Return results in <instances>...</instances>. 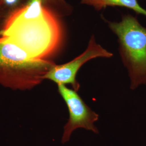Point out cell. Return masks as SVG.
<instances>
[{"mask_svg": "<svg viewBox=\"0 0 146 146\" xmlns=\"http://www.w3.org/2000/svg\"><path fill=\"white\" fill-rule=\"evenodd\" d=\"M61 19L43 5L41 0H25L8 16L0 36L34 59L50 60L64 42Z\"/></svg>", "mask_w": 146, "mask_h": 146, "instance_id": "1", "label": "cell"}, {"mask_svg": "<svg viewBox=\"0 0 146 146\" xmlns=\"http://www.w3.org/2000/svg\"><path fill=\"white\" fill-rule=\"evenodd\" d=\"M55 64L50 60L31 58L5 38L0 36V84L19 90H29L41 84Z\"/></svg>", "mask_w": 146, "mask_h": 146, "instance_id": "2", "label": "cell"}, {"mask_svg": "<svg viewBox=\"0 0 146 146\" xmlns=\"http://www.w3.org/2000/svg\"><path fill=\"white\" fill-rule=\"evenodd\" d=\"M104 20L117 37L120 56L130 78V88L146 86V27L130 14L123 16L117 22Z\"/></svg>", "mask_w": 146, "mask_h": 146, "instance_id": "3", "label": "cell"}, {"mask_svg": "<svg viewBox=\"0 0 146 146\" xmlns=\"http://www.w3.org/2000/svg\"><path fill=\"white\" fill-rule=\"evenodd\" d=\"M58 93L67 104L69 114L68 122L64 126L62 143L69 141L72 133L78 128H84L98 134L99 130L94 122L99 119V115L86 104L77 91L63 84L58 85Z\"/></svg>", "mask_w": 146, "mask_h": 146, "instance_id": "4", "label": "cell"}, {"mask_svg": "<svg viewBox=\"0 0 146 146\" xmlns=\"http://www.w3.org/2000/svg\"><path fill=\"white\" fill-rule=\"evenodd\" d=\"M113 56L98 43L94 35L89 41L86 49L73 60L62 64H55L44 76V79L49 80L59 84H70L73 89L78 92L80 84L76 80V75L80 68L89 61L98 58H110Z\"/></svg>", "mask_w": 146, "mask_h": 146, "instance_id": "5", "label": "cell"}, {"mask_svg": "<svg viewBox=\"0 0 146 146\" xmlns=\"http://www.w3.org/2000/svg\"><path fill=\"white\" fill-rule=\"evenodd\" d=\"M81 3L92 6L98 11L107 7H122L134 11L137 14L146 16V9L140 6L137 0H81Z\"/></svg>", "mask_w": 146, "mask_h": 146, "instance_id": "6", "label": "cell"}, {"mask_svg": "<svg viewBox=\"0 0 146 146\" xmlns=\"http://www.w3.org/2000/svg\"><path fill=\"white\" fill-rule=\"evenodd\" d=\"M42 4L60 18L70 15L73 7L65 0H41Z\"/></svg>", "mask_w": 146, "mask_h": 146, "instance_id": "7", "label": "cell"}, {"mask_svg": "<svg viewBox=\"0 0 146 146\" xmlns=\"http://www.w3.org/2000/svg\"><path fill=\"white\" fill-rule=\"evenodd\" d=\"M25 0H0V31L8 16Z\"/></svg>", "mask_w": 146, "mask_h": 146, "instance_id": "8", "label": "cell"}]
</instances>
